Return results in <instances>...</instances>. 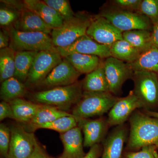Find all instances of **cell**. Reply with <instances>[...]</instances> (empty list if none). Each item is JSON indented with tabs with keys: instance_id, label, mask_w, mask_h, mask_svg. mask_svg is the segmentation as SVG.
I'll return each instance as SVG.
<instances>
[{
	"instance_id": "cell-1",
	"label": "cell",
	"mask_w": 158,
	"mask_h": 158,
	"mask_svg": "<svg viewBox=\"0 0 158 158\" xmlns=\"http://www.w3.org/2000/svg\"><path fill=\"white\" fill-rule=\"evenodd\" d=\"M129 122L128 149L135 151L145 146H158V118L135 111L130 116Z\"/></svg>"
},
{
	"instance_id": "cell-2",
	"label": "cell",
	"mask_w": 158,
	"mask_h": 158,
	"mask_svg": "<svg viewBox=\"0 0 158 158\" xmlns=\"http://www.w3.org/2000/svg\"><path fill=\"white\" fill-rule=\"evenodd\" d=\"M83 94L81 83L77 82L68 86L36 91L32 94L31 98L37 103L52 106L66 111L81 100Z\"/></svg>"
},
{
	"instance_id": "cell-3",
	"label": "cell",
	"mask_w": 158,
	"mask_h": 158,
	"mask_svg": "<svg viewBox=\"0 0 158 158\" xmlns=\"http://www.w3.org/2000/svg\"><path fill=\"white\" fill-rule=\"evenodd\" d=\"M118 99L110 92L83 91L81 99L74 106L71 114L78 122L90 117L102 116L109 113Z\"/></svg>"
},
{
	"instance_id": "cell-4",
	"label": "cell",
	"mask_w": 158,
	"mask_h": 158,
	"mask_svg": "<svg viewBox=\"0 0 158 158\" xmlns=\"http://www.w3.org/2000/svg\"><path fill=\"white\" fill-rule=\"evenodd\" d=\"M91 17L84 12H79L73 18L64 20L60 27L53 29L51 37L54 47H66L86 35Z\"/></svg>"
},
{
	"instance_id": "cell-5",
	"label": "cell",
	"mask_w": 158,
	"mask_h": 158,
	"mask_svg": "<svg viewBox=\"0 0 158 158\" xmlns=\"http://www.w3.org/2000/svg\"><path fill=\"white\" fill-rule=\"evenodd\" d=\"M99 15L122 32L136 30H152L150 20L139 12L125 11L113 6L103 9Z\"/></svg>"
},
{
	"instance_id": "cell-6",
	"label": "cell",
	"mask_w": 158,
	"mask_h": 158,
	"mask_svg": "<svg viewBox=\"0 0 158 158\" xmlns=\"http://www.w3.org/2000/svg\"><path fill=\"white\" fill-rule=\"evenodd\" d=\"M9 47L15 52L30 51L38 52L56 48L49 34L42 32H26L17 31L11 27Z\"/></svg>"
},
{
	"instance_id": "cell-7",
	"label": "cell",
	"mask_w": 158,
	"mask_h": 158,
	"mask_svg": "<svg viewBox=\"0 0 158 158\" xmlns=\"http://www.w3.org/2000/svg\"><path fill=\"white\" fill-rule=\"evenodd\" d=\"M133 91L140 99L144 108L158 105V74L143 71H134Z\"/></svg>"
},
{
	"instance_id": "cell-8",
	"label": "cell",
	"mask_w": 158,
	"mask_h": 158,
	"mask_svg": "<svg viewBox=\"0 0 158 158\" xmlns=\"http://www.w3.org/2000/svg\"><path fill=\"white\" fill-rule=\"evenodd\" d=\"M55 48L37 52L30 69L27 82L31 85L40 84L62 60Z\"/></svg>"
},
{
	"instance_id": "cell-9",
	"label": "cell",
	"mask_w": 158,
	"mask_h": 158,
	"mask_svg": "<svg viewBox=\"0 0 158 158\" xmlns=\"http://www.w3.org/2000/svg\"><path fill=\"white\" fill-rule=\"evenodd\" d=\"M103 64L109 91L113 95L118 94L124 82L132 78L134 71L128 63L113 57L104 59Z\"/></svg>"
},
{
	"instance_id": "cell-10",
	"label": "cell",
	"mask_w": 158,
	"mask_h": 158,
	"mask_svg": "<svg viewBox=\"0 0 158 158\" xmlns=\"http://www.w3.org/2000/svg\"><path fill=\"white\" fill-rule=\"evenodd\" d=\"M123 33L98 15L91 17L86 34L100 44L111 46L114 43L123 39Z\"/></svg>"
},
{
	"instance_id": "cell-11",
	"label": "cell",
	"mask_w": 158,
	"mask_h": 158,
	"mask_svg": "<svg viewBox=\"0 0 158 158\" xmlns=\"http://www.w3.org/2000/svg\"><path fill=\"white\" fill-rule=\"evenodd\" d=\"M11 129V141L8 158H27L34 150L36 140L34 134L23 126L15 125Z\"/></svg>"
},
{
	"instance_id": "cell-12",
	"label": "cell",
	"mask_w": 158,
	"mask_h": 158,
	"mask_svg": "<svg viewBox=\"0 0 158 158\" xmlns=\"http://www.w3.org/2000/svg\"><path fill=\"white\" fill-rule=\"evenodd\" d=\"M144 108L142 102L134 93L130 91L127 96L118 98L108 113L109 126H118L124 124L135 110Z\"/></svg>"
},
{
	"instance_id": "cell-13",
	"label": "cell",
	"mask_w": 158,
	"mask_h": 158,
	"mask_svg": "<svg viewBox=\"0 0 158 158\" xmlns=\"http://www.w3.org/2000/svg\"><path fill=\"white\" fill-rule=\"evenodd\" d=\"M56 49L63 58L73 53L93 55L102 59L111 57L110 46L100 44L87 34L80 37L69 46Z\"/></svg>"
},
{
	"instance_id": "cell-14",
	"label": "cell",
	"mask_w": 158,
	"mask_h": 158,
	"mask_svg": "<svg viewBox=\"0 0 158 158\" xmlns=\"http://www.w3.org/2000/svg\"><path fill=\"white\" fill-rule=\"evenodd\" d=\"M81 74L65 58H63L39 85L48 88L68 86L77 83Z\"/></svg>"
},
{
	"instance_id": "cell-15",
	"label": "cell",
	"mask_w": 158,
	"mask_h": 158,
	"mask_svg": "<svg viewBox=\"0 0 158 158\" xmlns=\"http://www.w3.org/2000/svg\"><path fill=\"white\" fill-rule=\"evenodd\" d=\"M78 125L84 134V146L91 147L99 144L104 138L109 127L107 118L100 117L97 119H84L78 122Z\"/></svg>"
},
{
	"instance_id": "cell-16",
	"label": "cell",
	"mask_w": 158,
	"mask_h": 158,
	"mask_svg": "<svg viewBox=\"0 0 158 158\" xmlns=\"http://www.w3.org/2000/svg\"><path fill=\"white\" fill-rule=\"evenodd\" d=\"M60 138L64 149L59 158H83L86 155L84 150L82 130L78 125L66 132L60 134Z\"/></svg>"
},
{
	"instance_id": "cell-17",
	"label": "cell",
	"mask_w": 158,
	"mask_h": 158,
	"mask_svg": "<svg viewBox=\"0 0 158 158\" xmlns=\"http://www.w3.org/2000/svg\"><path fill=\"white\" fill-rule=\"evenodd\" d=\"M13 27L17 31L26 32H42L51 34L53 29L35 12L25 7L20 11V15Z\"/></svg>"
},
{
	"instance_id": "cell-18",
	"label": "cell",
	"mask_w": 158,
	"mask_h": 158,
	"mask_svg": "<svg viewBox=\"0 0 158 158\" xmlns=\"http://www.w3.org/2000/svg\"><path fill=\"white\" fill-rule=\"evenodd\" d=\"M127 132L124 125L116 126L103 143L101 158H122Z\"/></svg>"
},
{
	"instance_id": "cell-19",
	"label": "cell",
	"mask_w": 158,
	"mask_h": 158,
	"mask_svg": "<svg viewBox=\"0 0 158 158\" xmlns=\"http://www.w3.org/2000/svg\"><path fill=\"white\" fill-rule=\"evenodd\" d=\"M23 3L26 8L35 12L53 29L58 28L63 24L64 20L62 16L44 1L24 0Z\"/></svg>"
},
{
	"instance_id": "cell-20",
	"label": "cell",
	"mask_w": 158,
	"mask_h": 158,
	"mask_svg": "<svg viewBox=\"0 0 158 158\" xmlns=\"http://www.w3.org/2000/svg\"><path fill=\"white\" fill-rule=\"evenodd\" d=\"M103 59L97 68L85 77L81 83L83 91L110 92L104 68Z\"/></svg>"
},
{
	"instance_id": "cell-21",
	"label": "cell",
	"mask_w": 158,
	"mask_h": 158,
	"mask_svg": "<svg viewBox=\"0 0 158 158\" xmlns=\"http://www.w3.org/2000/svg\"><path fill=\"white\" fill-rule=\"evenodd\" d=\"M14 119L20 122L29 123L35 116L41 106L40 104L18 98L9 102Z\"/></svg>"
},
{
	"instance_id": "cell-22",
	"label": "cell",
	"mask_w": 158,
	"mask_h": 158,
	"mask_svg": "<svg viewBox=\"0 0 158 158\" xmlns=\"http://www.w3.org/2000/svg\"><path fill=\"white\" fill-rule=\"evenodd\" d=\"M64 58L81 74H88L95 70L103 59L97 56L80 53L70 54Z\"/></svg>"
},
{
	"instance_id": "cell-23",
	"label": "cell",
	"mask_w": 158,
	"mask_h": 158,
	"mask_svg": "<svg viewBox=\"0 0 158 158\" xmlns=\"http://www.w3.org/2000/svg\"><path fill=\"white\" fill-rule=\"evenodd\" d=\"M129 64L134 71H143L158 74V48L152 47L141 53L135 61Z\"/></svg>"
},
{
	"instance_id": "cell-24",
	"label": "cell",
	"mask_w": 158,
	"mask_h": 158,
	"mask_svg": "<svg viewBox=\"0 0 158 158\" xmlns=\"http://www.w3.org/2000/svg\"><path fill=\"white\" fill-rule=\"evenodd\" d=\"M37 52L20 51L15 53L14 77L22 82L27 81Z\"/></svg>"
},
{
	"instance_id": "cell-25",
	"label": "cell",
	"mask_w": 158,
	"mask_h": 158,
	"mask_svg": "<svg viewBox=\"0 0 158 158\" xmlns=\"http://www.w3.org/2000/svg\"><path fill=\"white\" fill-rule=\"evenodd\" d=\"M152 31L143 30L126 31L123 33V38L141 53L153 47Z\"/></svg>"
},
{
	"instance_id": "cell-26",
	"label": "cell",
	"mask_w": 158,
	"mask_h": 158,
	"mask_svg": "<svg viewBox=\"0 0 158 158\" xmlns=\"http://www.w3.org/2000/svg\"><path fill=\"white\" fill-rule=\"evenodd\" d=\"M26 87L14 77L2 82L0 89L1 99L9 102L14 100L21 98L25 94Z\"/></svg>"
},
{
	"instance_id": "cell-27",
	"label": "cell",
	"mask_w": 158,
	"mask_h": 158,
	"mask_svg": "<svg viewBox=\"0 0 158 158\" xmlns=\"http://www.w3.org/2000/svg\"><path fill=\"white\" fill-rule=\"evenodd\" d=\"M111 56L126 63H132L141 53L126 40H118L110 46Z\"/></svg>"
},
{
	"instance_id": "cell-28",
	"label": "cell",
	"mask_w": 158,
	"mask_h": 158,
	"mask_svg": "<svg viewBox=\"0 0 158 158\" xmlns=\"http://www.w3.org/2000/svg\"><path fill=\"white\" fill-rule=\"evenodd\" d=\"M71 115L66 111L60 110L56 107L41 104L37 113L28 123L32 127L48 123L60 117Z\"/></svg>"
},
{
	"instance_id": "cell-29",
	"label": "cell",
	"mask_w": 158,
	"mask_h": 158,
	"mask_svg": "<svg viewBox=\"0 0 158 158\" xmlns=\"http://www.w3.org/2000/svg\"><path fill=\"white\" fill-rule=\"evenodd\" d=\"M16 52L11 48L0 50V81L1 83L14 76Z\"/></svg>"
},
{
	"instance_id": "cell-30",
	"label": "cell",
	"mask_w": 158,
	"mask_h": 158,
	"mask_svg": "<svg viewBox=\"0 0 158 158\" xmlns=\"http://www.w3.org/2000/svg\"><path fill=\"white\" fill-rule=\"evenodd\" d=\"M78 124L77 120L71 114L70 116L60 117L48 123L33 127L31 128L33 130L38 129H46L53 130L62 134L76 127Z\"/></svg>"
},
{
	"instance_id": "cell-31",
	"label": "cell",
	"mask_w": 158,
	"mask_h": 158,
	"mask_svg": "<svg viewBox=\"0 0 158 158\" xmlns=\"http://www.w3.org/2000/svg\"><path fill=\"white\" fill-rule=\"evenodd\" d=\"M138 12L146 16L153 26L158 22V0H141Z\"/></svg>"
},
{
	"instance_id": "cell-32",
	"label": "cell",
	"mask_w": 158,
	"mask_h": 158,
	"mask_svg": "<svg viewBox=\"0 0 158 158\" xmlns=\"http://www.w3.org/2000/svg\"><path fill=\"white\" fill-rule=\"evenodd\" d=\"M49 6L55 9L63 18L64 20L70 19L75 15L67 0H44Z\"/></svg>"
},
{
	"instance_id": "cell-33",
	"label": "cell",
	"mask_w": 158,
	"mask_h": 158,
	"mask_svg": "<svg viewBox=\"0 0 158 158\" xmlns=\"http://www.w3.org/2000/svg\"><path fill=\"white\" fill-rule=\"evenodd\" d=\"M11 141V129L6 124H0V152L5 158H8Z\"/></svg>"
},
{
	"instance_id": "cell-34",
	"label": "cell",
	"mask_w": 158,
	"mask_h": 158,
	"mask_svg": "<svg viewBox=\"0 0 158 158\" xmlns=\"http://www.w3.org/2000/svg\"><path fill=\"white\" fill-rule=\"evenodd\" d=\"M20 12L9 8H1L0 9V24L7 27L15 23L19 18Z\"/></svg>"
},
{
	"instance_id": "cell-35",
	"label": "cell",
	"mask_w": 158,
	"mask_h": 158,
	"mask_svg": "<svg viewBox=\"0 0 158 158\" xmlns=\"http://www.w3.org/2000/svg\"><path fill=\"white\" fill-rule=\"evenodd\" d=\"M157 146H145L138 151H131L124 154V158H158L156 152Z\"/></svg>"
},
{
	"instance_id": "cell-36",
	"label": "cell",
	"mask_w": 158,
	"mask_h": 158,
	"mask_svg": "<svg viewBox=\"0 0 158 158\" xmlns=\"http://www.w3.org/2000/svg\"><path fill=\"white\" fill-rule=\"evenodd\" d=\"M112 2L113 6L118 9L138 12L141 0H114Z\"/></svg>"
},
{
	"instance_id": "cell-37",
	"label": "cell",
	"mask_w": 158,
	"mask_h": 158,
	"mask_svg": "<svg viewBox=\"0 0 158 158\" xmlns=\"http://www.w3.org/2000/svg\"><path fill=\"white\" fill-rule=\"evenodd\" d=\"M7 118L14 119V114L9 103L2 101L0 103V120Z\"/></svg>"
},
{
	"instance_id": "cell-38",
	"label": "cell",
	"mask_w": 158,
	"mask_h": 158,
	"mask_svg": "<svg viewBox=\"0 0 158 158\" xmlns=\"http://www.w3.org/2000/svg\"><path fill=\"white\" fill-rule=\"evenodd\" d=\"M27 158H51L36 141L33 152Z\"/></svg>"
},
{
	"instance_id": "cell-39",
	"label": "cell",
	"mask_w": 158,
	"mask_h": 158,
	"mask_svg": "<svg viewBox=\"0 0 158 158\" xmlns=\"http://www.w3.org/2000/svg\"><path fill=\"white\" fill-rule=\"evenodd\" d=\"M10 43V37L9 31L2 30L0 31V48L9 47Z\"/></svg>"
},
{
	"instance_id": "cell-40",
	"label": "cell",
	"mask_w": 158,
	"mask_h": 158,
	"mask_svg": "<svg viewBox=\"0 0 158 158\" xmlns=\"http://www.w3.org/2000/svg\"><path fill=\"white\" fill-rule=\"evenodd\" d=\"M102 152V148L99 144L90 148L88 152L83 158H99Z\"/></svg>"
},
{
	"instance_id": "cell-41",
	"label": "cell",
	"mask_w": 158,
	"mask_h": 158,
	"mask_svg": "<svg viewBox=\"0 0 158 158\" xmlns=\"http://www.w3.org/2000/svg\"><path fill=\"white\" fill-rule=\"evenodd\" d=\"M152 42L153 46L158 48V22L153 26L152 31Z\"/></svg>"
},
{
	"instance_id": "cell-42",
	"label": "cell",
	"mask_w": 158,
	"mask_h": 158,
	"mask_svg": "<svg viewBox=\"0 0 158 158\" xmlns=\"http://www.w3.org/2000/svg\"><path fill=\"white\" fill-rule=\"evenodd\" d=\"M145 114H147V115H148V116H152V117L158 118V112H154V111L147 110L146 113H145Z\"/></svg>"
}]
</instances>
